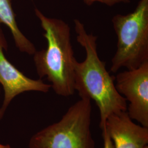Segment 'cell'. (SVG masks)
Returning <instances> with one entry per match:
<instances>
[{
	"instance_id": "6da1fadb",
	"label": "cell",
	"mask_w": 148,
	"mask_h": 148,
	"mask_svg": "<svg viewBox=\"0 0 148 148\" xmlns=\"http://www.w3.org/2000/svg\"><path fill=\"white\" fill-rule=\"evenodd\" d=\"M74 23L77 42L86 52L83 62H75V90L78 92L80 98L95 101L100 112L99 126L103 130L108 117L127 111V101L117 90L115 76L108 71L106 63L98 56L97 36L88 34L79 19H74Z\"/></svg>"
},
{
	"instance_id": "7a4b0ae2",
	"label": "cell",
	"mask_w": 148,
	"mask_h": 148,
	"mask_svg": "<svg viewBox=\"0 0 148 148\" xmlns=\"http://www.w3.org/2000/svg\"><path fill=\"white\" fill-rule=\"evenodd\" d=\"M35 14L45 32L47 46L36 51L34 59L40 78L47 77L57 95L68 97L75 90L74 64L76 59L71 40L70 27L65 21L48 18L38 10Z\"/></svg>"
},
{
	"instance_id": "3957f363",
	"label": "cell",
	"mask_w": 148,
	"mask_h": 148,
	"mask_svg": "<svg viewBox=\"0 0 148 148\" xmlns=\"http://www.w3.org/2000/svg\"><path fill=\"white\" fill-rule=\"evenodd\" d=\"M111 21L117 37L111 72L137 69L148 62V0H140L133 12L116 14Z\"/></svg>"
},
{
	"instance_id": "277c9868",
	"label": "cell",
	"mask_w": 148,
	"mask_h": 148,
	"mask_svg": "<svg viewBox=\"0 0 148 148\" xmlns=\"http://www.w3.org/2000/svg\"><path fill=\"white\" fill-rule=\"evenodd\" d=\"M91 113V101L80 98L59 121L33 135L29 148H95L90 128Z\"/></svg>"
},
{
	"instance_id": "5b68a950",
	"label": "cell",
	"mask_w": 148,
	"mask_h": 148,
	"mask_svg": "<svg viewBox=\"0 0 148 148\" xmlns=\"http://www.w3.org/2000/svg\"><path fill=\"white\" fill-rule=\"evenodd\" d=\"M115 86L126 101L130 118L148 128V62L137 69L117 74Z\"/></svg>"
},
{
	"instance_id": "8992f818",
	"label": "cell",
	"mask_w": 148,
	"mask_h": 148,
	"mask_svg": "<svg viewBox=\"0 0 148 148\" xmlns=\"http://www.w3.org/2000/svg\"><path fill=\"white\" fill-rule=\"evenodd\" d=\"M7 50L5 37L0 27V84L3 86L5 97L0 108V120L5 114L7 107L16 95L25 92H49L51 85L45 84L41 79H33L26 76L7 59L3 52Z\"/></svg>"
},
{
	"instance_id": "52a82bcc",
	"label": "cell",
	"mask_w": 148,
	"mask_h": 148,
	"mask_svg": "<svg viewBox=\"0 0 148 148\" xmlns=\"http://www.w3.org/2000/svg\"><path fill=\"white\" fill-rule=\"evenodd\" d=\"M104 129L110 138L114 148H144L148 145V127L134 123L127 111L108 117Z\"/></svg>"
},
{
	"instance_id": "ba28073f",
	"label": "cell",
	"mask_w": 148,
	"mask_h": 148,
	"mask_svg": "<svg viewBox=\"0 0 148 148\" xmlns=\"http://www.w3.org/2000/svg\"><path fill=\"white\" fill-rule=\"evenodd\" d=\"M1 24L9 27L16 46L21 52L30 55L35 54L36 51L35 46L23 34L17 26L12 0H0V25Z\"/></svg>"
},
{
	"instance_id": "9c48e42d",
	"label": "cell",
	"mask_w": 148,
	"mask_h": 148,
	"mask_svg": "<svg viewBox=\"0 0 148 148\" xmlns=\"http://www.w3.org/2000/svg\"><path fill=\"white\" fill-rule=\"evenodd\" d=\"M86 5H92L95 2H99L108 6H113L119 3H130V0H82Z\"/></svg>"
},
{
	"instance_id": "30bf717a",
	"label": "cell",
	"mask_w": 148,
	"mask_h": 148,
	"mask_svg": "<svg viewBox=\"0 0 148 148\" xmlns=\"http://www.w3.org/2000/svg\"><path fill=\"white\" fill-rule=\"evenodd\" d=\"M101 131H102V137H103V142H104L103 148H114L112 142L109 137L108 133L106 132V131L105 129H104Z\"/></svg>"
},
{
	"instance_id": "8fae6325",
	"label": "cell",
	"mask_w": 148,
	"mask_h": 148,
	"mask_svg": "<svg viewBox=\"0 0 148 148\" xmlns=\"http://www.w3.org/2000/svg\"><path fill=\"white\" fill-rule=\"evenodd\" d=\"M0 148H12L10 145H2L0 144Z\"/></svg>"
},
{
	"instance_id": "7c38bea8",
	"label": "cell",
	"mask_w": 148,
	"mask_h": 148,
	"mask_svg": "<svg viewBox=\"0 0 148 148\" xmlns=\"http://www.w3.org/2000/svg\"><path fill=\"white\" fill-rule=\"evenodd\" d=\"M144 148H148V145H147V146H146V147H145Z\"/></svg>"
}]
</instances>
